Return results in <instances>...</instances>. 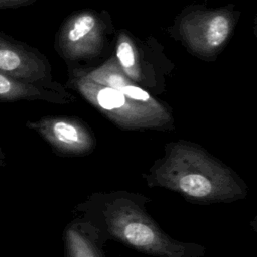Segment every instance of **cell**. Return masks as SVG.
Returning <instances> with one entry per match:
<instances>
[{"label": "cell", "mask_w": 257, "mask_h": 257, "mask_svg": "<svg viewBox=\"0 0 257 257\" xmlns=\"http://www.w3.org/2000/svg\"><path fill=\"white\" fill-rule=\"evenodd\" d=\"M144 178L151 188H164L197 203H231L248 195L247 185L235 171L186 140L166 144L164 156Z\"/></svg>", "instance_id": "1"}, {"label": "cell", "mask_w": 257, "mask_h": 257, "mask_svg": "<svg viewBox=\"0 0 257 257\" xmlns=\"http://www.w3.org/2000/svg\"><path fill=\"white\" fill-rule=\"evenodd\" d=\"M0 72L25 82L65 90L52 81L50 64L41 53L1 33Z\"/></svg>", "instance_id": "6"}, {"label": "cell", "mask_w": 257, "mask_h": 257, "mask_svg": "<svg viewBox=\"0 0 257 257\" xmlns=\"http://www.w3.org/2000/svg\"><path fill=\"white\" fill-rule=\"evenodd\" d=\"M105 24L90 11L71 16L62 25L58 36V48L64 58L70 60L92 58L98 55L104 44Z\"/></svg>", "instance_id": "7"}, {"label": "cell", "mask_w": 257, "mask_h": 257, "mask_svg": "<svg viewBox=\"0 0 257 257\" xmlns=\"http://www.w3.org/2000/svg\"><path fill=\"white\" fill-rule=\"evenodd\" d=\"M25 126L40 136L59 155L84 156L95 148L92 131L77 117L46 115L27 120Z\"/></svg>", "instance_id": "5"}, {"label": "cell", "mask_w": 257, "mask_h": 257, "mask_svg": "<svg viewBox=\"0 0 257 257\" xmlns=\"http://www.w3.org/2000/svg\"><path fill=\"white\" fill-rule=\"evenodd\" d=\"M79 72L92 81L114 88L136 101L154 106L164 104L152 96L145 88L131 80L122 72L115 57L108 59L106 62L94 69Z\"/></svg>", "instance_id": "8"}, {"label": "cell", "mask_w": 257, "mask_h": 257, "mask_svg": "<svg viewBox=\"0 0 257 257\" xmlns=\"http://www.w3.org/2000/svg\"><path fill=\"white\" fill-rule=\"evenodd\" d=\"M234 26L235 16L228 10L199 9L182 17L179 30L194 53L209 58L223 48Z\"/></svg>", "instance_id": "4"}, {"label": "cell", "mask_w": 257, "mask_h": 257, "mask_svg": "<svg viewBox=\"0 0 257 257\" xmlns=\"http://www.w3.org/2000/svg\"><path fill=\"white\" fill-rule=\"evenodd\" d=\"M63 242L64 257H105L98 232L82 218L66 226Z\"/></svg>", "instance_id": "10"}, {"label": "cell", "mask_w": 257, "mask_h": 257, "mask_svg": "<svg viewBox=\"0 0 257 257\" xmlns=\"http://www.w3.org/2000/svg\"><path fill=\"white\" fill-rule=\"evenodd\" d=\"M5 164H6V156H5V153H4L1 143H0V169L3 168L5 166Z\"/></svg>", "instance_id": "13"}, {"label": "cell", "mask_w": 257, "mask_h": 257, "mask_svg": "<svg viewBox=\"0 0 257 257\" xmlns=\"http://www.w3.org/2000/svg\"><path fill=\"white\" fill-rule=\"evenodd\" d=\"M71 84L91 105L122 130L170 131L174 127L171 109L163 104L149 105L136 101L120 91L98 84L75 72Z\"/></svg>", "instance_id": "3"}, {"label": "cell", "mask_w": 257, "mask_h": 257, "mask_svg": "<svg viewBox=\"0 0 257 257\" xmlns=\"http://www.w3.org/2000/svg\"><path fill=\"white\" fill-rule=\"evenodd\" d=\"M77 208L101 241L115 240L141 253L157 257H201L205 247L178 241L149 215L145 198L125 191L95 193Z\"/></svg>", "instance_id": "2"}, {"label": "cell", "mask_w": 257, "mask_h": 257, "mask_svg": "<svg viewBox=\"0 0 257 257\" xmlns=\"http://www.w3.org/2000/svg\"><path fill=\"white\" fill-rule=\"evenodd\" d=\"M35 0H0V9L17 8L29 5Z\"/></svg>", "instance_id": "12"}, {"label": "cell", "mask_w": 257, "mask_h": 257, "mask_svg": "<svg viewBox=\"0 0 257 257\" xmlns=\"http://www.w3.org/2000/svg\"><path fill=\"white\" fill-rule=\"evenodd\" d=\"M42 100L55 104H66L74 98L66 90H56L39 84L29 83L0 72V101Z\"/></svg>", "instance_id": "9"}, {"label": "cell", "mask_w": 257, "mask_h": 257, "mask_svg": "<svg viewBox=\"0 0 257 257\" xmlns=\"http://www.w3.org/2000/svg\"><path fill=\"white\" fill-rule=\"evenodd\" d=\"M115 52L116 61L122 72L134 82H143L144 76L139 63L138 49L126 33H118Z\"/></svg>", "instance_id": "11"}]
</instances>
